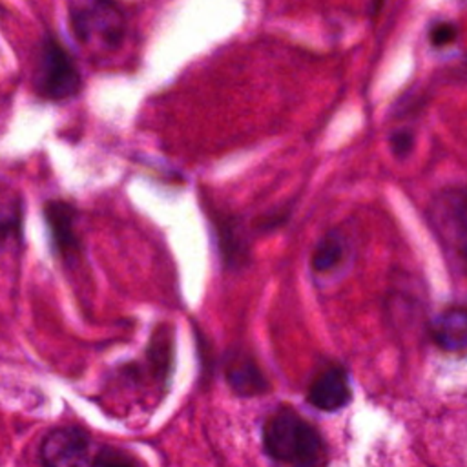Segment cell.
Segmentation results:
<instances>
[{"label":"cell","mask_w":467,"mask_h":467,"mask_svg":"<svg viewBox=\"0 0 467 467\" xmlns=\"http://www.w3.org/2000/svg\"><path fill=\"white\" fill-rule=\"evenodd\" d=\"M263 449L277 463L301 467L321 465L328 456L323 434L290 407H281L266 418Z\"/></svg>","instance_id":"6da1fadb"},{"label":"cell","mask_w":467,"mask_h":467,"mask_svg":"<svg viewBox=\"0 0 467 467\" xmlns=\"http://www.w3.org/2000/svg\"><path fill=\"white\" fill-rule=\"evenodd\" d=\"M67 13L75 38L95 51H115L128 35V16L117 0H71Z\"/></svg>","instance_id":"7a4b0ae2"},{"label":"cell","mask_w":467,"mask_h":467,"mask_svg":"<svg viewBox=\"0 0 467 467\" xmlns=\"http://www.w3.org/2000/svg\"><path fill=\"white\" fill-rule=\"evenodd\" d=\"M35 86L49 100H66L80 91V71L73 57L55 36H46L38 47Z\"/></svg>","instance_id":"3957f363"},{"label":"cell","mask_w":467,"mask_h":467,"mask_svg":"<svg viewBox=\"0 0 467 467\" xmlns=\"http://www.w3.org/2000/svg\"><path fill=\"white\" fill-rule=\"evenodd\" d=\"M427 219L443 250L463 272L465 266V190L447 188L440 192L427 208Z\"/></svg>","instance_id":"277c9868"},{"label":"cell","mask_w":467,"mask_h":467,"mask_svg":"<svg viewBox=\"0 0 467 467\" xmlns=\"http://www.w3.org/2000/svg\"><path fill=\"white\" fill-rule=\"evenodd\" d=\"M91 438L75 425L53 429L40 443V460L51 467L91 465Z\"/></svg>","instance_id":"5b68a950"},{"label":"cell","mask_w":467,"mask_h":467,"mask_svg":"<svg viewBox=\"0 0 467 467\" xmlns=\"http://www.w3.org/2000/svg\"><path fill=\"white\" fill-rule=\"evenodd\" d=\"M306 400L323 412L341 410L352 400V389L347 368L337 363L323 367L306 389Z\"/></svg>","instance_id":"8992f818"},{"label":"cell","mask_w":467,"mask_h":467,"mask_svg":"<svg viewBox=\"0 0 467 467\" xmlns=\"http://www.w3.org/2000/svg\"><path fill=\"white\" fill-rule=\"evenodd\" d=\"M46 224L55 250L67 261L80 254V239L77 234V210L66 201H49L44 208Z\"/></svg>","instance_id":"52a82bcc"},{"label":"cell","mask_w":467,"mask_h":467,"mask_svg":"<svg viewBox=\"0 0 467 467\" xmlns=\"http://www.w3.org/2000/svg\"><path fill=\"white\" fill-rule=\"evenodd\" d=\"M224 378L237 396L252 398L268 390L265 372L259 368L257 361L243 350L228 352L224 359Z\"/></svg>","instance_id":"ba28073f"},{"label":"cell","mask_w":467,"mask_h":467,"mask_svg":"<svg viewBox=\"0 0 467 467\" xmlns=\"http://www.w3.org/2000/svg\"><path fill=\"white\" fill-rule=\"evenodd\" d=\"M432 341L445 352L462 354L467 347V312L465 306H449L431 323Z\"/></svg>","instance_id":"9c48e42d"},{"label":"cell","mask_w":467,"mask_h":467,"mask_svg":"<svg viewBox=\"0 0 467 467\" xmlns=\"http://www.w3.org/2000/svg\"><path fill=\"white\" fill-rule=\"evenodd\" d=\"M347 248L348 243L345 235L337 230L327 232L316 244L312 257H310V266L316 274H330L334 272L347 257Z\"/></svg>","instance_id":"30bf717a"},{"label":"cell","mask_w":467,"mask_h":467,"mask_svg":"<svg viewBox=\"0 0 467 467\" xmlns=\"http://www.w3.org/2000/svg\"><path fill=\"white\" fill-rule=\"evenodd\" d=\"M217 223V237L223 259L228 266H237L246 261V241L243 237V228L234 217H221Z\"/></svg>","instance_id":"8fae6325"},{"label":"cell","mask_w":467,"mask_h":467,"mask_svg":"<svg viewBox=\"0 0 467 467\" xmlns=\"http://www.w3.org/2000/svg\"><path fill=\"white\" fill-rule=\"evenodd\" d=\"M22 208L18 197L5 193L0 197V241L16 239L20 235Z\"/></svg>","instance_id":"7c38bea8"},{"label":"cell","mask_w":467,"mask_h":467,"mask_svg":"<svg viewBox=\"0 0 467 467\" xmlns=\"http://www.w3.org/2000/svg\"><path fill=\"white\" fill-rule=\"evenodd\" d=\"M137 460L130 456L128 452L115 449V447H100L97 452H93L91 465H133Z\"/></svg>","instance_id":"4fadbf2b"},{"label":"cell","mask_w":467,"mask_h":467,"mask_svg":"<svg viewBox=\"0 0 467 467\" xmlns=\"http://www.w3.org/2000/svg\"><path fill=\"white\" fill-rule=\"evenodd\" d=\"M458 36V27L454 22L451 20H440V22H434L429 29V40L434 47H443V46H449L456 40Z\"/></svg>","instance_id":"5bb4252c"},{"label":"cell","mask_w":467,"mask_h":467,"mask_svg":"<svg viewBox=\"0 0 467 467\" xmlns=\"http://www.w3.org/2000/svg\"><path fill=\"white\" fill-rule=\"evenodd\" d=\"M389 144H390V150L392 153L398 157V159H403L410 153L412 146H414V133L409 130V128H403V130H396L390 133L389 137Z\"/></svg>","instance_id":"9a60e30c"},{"label":"cell","mask_w":467,"mask_h":467,"mask_svg":"<svg viewBox=\"0 0 467 467\" xmlns=\"http://www.w3.org/2000/svg\"><path fill=\"white\" fill-rule=\"evenodd\" d=\"M381 4H383V0H372V2H370V11H372V13L379 11V9H381Z\"/></svg>","instance_id":"2e32d148"}]
</instances>
